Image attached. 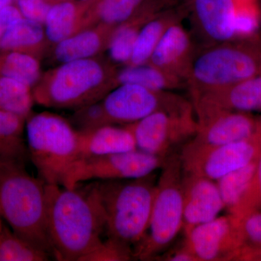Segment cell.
I'll use <instances>...</instances> for the list:
<instances>
[{"instance_id": "6da1fadb", "label": "cell", "mask_w": 261, "mask_h": 261, "mask_svg": "<svg viewBox=\"0 0 261 261\" xmlns=\"http://www.w3.org/2000/svg\"><path fill=\"white\" fill-rule=\"evenodd\" d=\"M153 173L130 179L92 181L84 185L101 223L103 233L128 246H135L149 228L156 188Z\"/></svg>"}, {"instance_id": "5b68a950", "label": "cell", "mask_w": 261, "mask_h": 261, "mask_svg": "<svg viewBox=\"0 0 261 261\" xmlns=\"http://www.w3.org/2000/svg\"><path fill=\"white\" fill-rule=\"evenodd\" d=\"M261 46L255 39L203 46L196 51L186 80L191 97L260 74Z\"/></svg>"}, {"instance_id": "9a60e30c", "label": "cell", "mask_w": 261, "mask_h": 261, "mask_svg": "<svg viewBox=\"0 0 261 261\" xmlns=\"http://www.w3.org/2000/svg\"><path fill=\"white\" fill-rule=\"evenodd\" d=\"M183 227L187 234L192 228L218 217L225 208L216 182L210 178L183 175Z\"/></svg>"}, {"instance_id": "5bb4252c", "label": "cell", "mask_w": 261, "mask_h": 261, "mask_svg": "<svg viewBox=\"0 0 261 261\" xmlns=\"http://www.w3.org/2000/svg\"><path fill=\"white\" fill-rule=\"evenodd\" d=\"M196 34L204 46L236 40L234 0H187Z\"/></svg>"}, {"instance_id": "7402d4cb", "label": "cell", "mask_w": 261, "mask_h": 261, "mask_svg": "<svg viewBox=\"0 0 261 261\" xmlns=\"http://www.w3.org/2000/svg\"><path fill=\"white\" fill-rule=\"evenodd\" d=\"M171 6L168 0H95L91 7L92 23L118 27L149 10Z\"/></svg>"}, {"instance_id": "ba28073f", "label": "cell", "mask_w": 261, "mask_h": 261, "mask_svg": "<svg viewBox=\"0 0 261 261\" xmlns=\"http://www.w3.org/2000/svg\"><path fill=\"white\" fill-rule=\"evenodd\" d=\"M195 113L192 105L176 111H159L126 126L134 136L137 149L167 158L197 135L198 123Z\"/></svg>"}, {"instance_id": "603a6c76", "label": "cell", "mask_w": 261, "mask_h": 261, "mask_svg": "<svg viewBox=\"0 0 261 261\" xmlns=\"http://www.w3.org/2000/svg\"><path fill=\"white\" fill-rule=\"evenodd\" d=\"M49 44L44 25L23 18L1 39L0 50L24 53L40 61Z\"/></svg>"}, {"instance_id": "4fadbf2b", "label": "cell", "mask_w": 261, "mask_h": 261, "mask_svg": "<svg viewBox=\"0 0 261 261\" xmlns=\"http://www.w3.org/2000/svg\"><path fill=\"white\" fill-rule=\"evenodd\" d=\"M197 135L190 140L200 145H221L251 138L256 135L257 119L249 113L205 110L195 111Z\"/></svg>"}, {"instance_id": "ffe728a7", "label": "cell", "mask_w": 261, "mask_h": 261, "mask_svg": "<svg viewBox=\"0 0 261 261\" xmlns=\"http://www.w3.org/2000/svg\"><path fill=\"white\" fill-rule=\"evenodd\" d=\"M116 27L98 23L53 45V58L61 63L97 58L107 50Z\"/></svg>"}, {"instance_id": "4dcf8cb0", "label": "cell", "mask_w": 261, "mask_h": 261, "mask_svg": "<svg viewBox=\"0 0 261 261\" xmlns=\"http://www.w3.org/2000/svg\"><path fill=\"white\" fill-rule=\"evenodd\" d=\"M235 218L238 219L239 228L245 243L240 258H261V211H254Z\"/></svg>"}, {"instance_id": "60d3db41", "label": "cell", "mask_w": 261, "mask_h": 261, "mask_svg": "<svg viewBox=\"0 0 261 261\" xmlns=\"http://www.w3.org/2000/svg\"><path fill=\"white\" fill-rule=\"evenodd\" d=\"M236 3H252V2H255L256 0H234Z\"/></svg>"}, {"instance_id": "b9f144b4", "label": "cell", "mask_w": 261, "mask_h": 261, "mask_svg": "<svg viewBox=\"0 0 261 261\" xmlns=\"http://www.w3.org/2000/svg\"><path fill=\"white\" fill-rule=\"evenodd\" d=\"M4 227V225L3 224V221H2V216L0 215V233L3 231V228Z\"/></svg>"}, {"instance_id": "44dd1931", "label": "cell", "mask_w": 261, "mask_h": 261, "mask_svg": "<svg viewBox=\"0 0 261 261\" xmlns=\"http://www.w3.org/2000/svg\"><path fill=\"white\" fill-rule=\"evenodd\" d=\"M188 13L187 0L179 6L166 8L159 12L141 29L134 46L130 61L126 65L148 63L163 34L173 24L181 22Z\"/></svg>"}, {"instance_id": "484cf974", "label": "cell", "mask_w": 261, "mask_h": 261, "mask_svg": "<svg viewBox=\"0 0 261 261\" xmlns=\"http://www.w3.org/2000/svg\"><path fill=\"white\" fill-rule=\"evenodd\" d=\"M25 119L13 113L0 111V159L25 162L29 159L23 138Z\"/></svg>"}, {"instance_id": "d6a6232c", "label": "cell", "mask_w": 261, "mask_h": 261, "mask_svg": "<svg viewBox=\"0 0 261 261\" xmlns=\"http://www.w3.org/2000/svg\"><path fill=\"white\" fill-rule=\"evenodd\" d=\"M134 259L132 247L111 238L102 240L81 261H127Z\"/></svg>"}, {"instance_id": "e0dca14e", "label": "cell", "mask_w": 261, "mask_h": 261, "mask_svg": "<svg viewBox=\"0 0 261 261\" xmlns=\"http://www.w3.org/2000/svg\"><path fill=\"white\" fill-rule=\"evenodd\" d=\"M196 51L191 36L178 22L163 34L148 63L186 82Z\"/></svg>"}, {"instance_id": "ac0fdd59", "label": "cell", "mask_w": 261, "mask_h": 261, "mask_svg": "<svg viewBox=\"0 0 261 261\" xmlns=\"http://www.w3.org/2000/svg\"><path fill=\"white\" fill-rule=\"evenodd\" d=\"M95 0H67L51 5L44 27L51 45L93 27L90 9Z\"/></svg>"}, {"instance_id": "277c9868", "label": "cell", "mask_w": 261, "mask_h": 261, "mask_svg": "<svg viewBox=\"0 0 261 261\" xmlns=\"http://www.w3.org/2000/svg\"><path fill=\"white\" fill-rule=\"evenodd\" d=\"M116 70L98 57L61 63L43 73L33 87L34 102L54 109H80L101 100L116 88Z\"/></svg>"}, {"instance_id": "d590c367", "label": "cell", "mask_w": 261, "mask_h": 261, "mask_svg": "<svg viewBox=\"0 0 261 261\" xmlns=\"http://www.w3.org/2000/svg\"><path fill=\"white\" fill-rule=\"evenodd\" d=\"M22 18L21 13L13 3L0 11V41L7 32Z\"/></svg>"}, {"instance_id": "8d00e7d4", "label": "cell", "mask_w": 261, "mask_h": 261, "mask_svg": "<svg viewBox=\"0 0 261 261\" xmlns=\"http://www.w3.org/2000/svg\"><path fill=\"white\" fill-rule=\"evenodd\" d=\"M168 261H197L195 255L187 248L185 243L179 248L173 250L163 259Z\"/></svg>"}, {"instance_id": "cb8c5ba5", "label": "cell", "mask_w": 261, "mask_h": 261, "mask_svg": "<svg viewBox=\"0 0 261 261\" xmlns=\"http://www.w3.org/2000/svg\"><path fill=\"white\" fill-rule=\"evenodd\" d=\"M122 84H135L154 91H171L186 87L185 80L147 63L123 65L116 70L115 87Z\"/></svg>"}, {"instance_id": "ee69618b", "label": "cell", "mask_w": 261, "mask_h": 261, "mask_svg": "<svg viewBox=\"0 0 261 261\" xmlns=\"http://www.w3.org/2000/svg\"><path fill=\"white\" fill-rule=\"evenodd\" d=\"M260 74H261V70H260Z\"/></svg>"}, {"instance_id": "2e32d148", "label": "cell", "mask_w": 261, "mask_h": 261, "mask_svg": "<svg viewBox=\"0 0 261 261\" xmlns=\"http://www.w3.org/2000/svg\"><path fill=\"white\" fill-rule=\"evenodd\" d=\"M191 97L195 111L219 110L249 113L261 111V74Z\"/></svg>"}, {"instance_id": "74e56055", "label": "cell", "mask_w": 261, "mask_h": 261, "mask_svg": "<svg viewBox=\"0 0 261 261\" xmlns=\"http://www.w3.org/2000/svg\"><path fill=\"white\" fill-rule=\"evenodd\" d=\"M13 0H0V11L4 9L5 7L13 4Z\"/></svg>"}, {"instance_id": "7a4b0ae2", "label": "cell", "mask_w": 261, "mask_h": 261, "mask_svg": "<svg viewBox=\"0 0 261 261\" xmlns=\"http://www.w3.org/2000/svg\"><path fill=\"white\" fill-rule=\"evenodd\" d=\"M46 221L54 257L81 261L102 241L103 228L92 200L80 185L46 184Z\"/></svg>"}, {"instance_id": "d6986e66", "label": "cell", "mask_w": 261, "mask_h": 261, "mask_svg": "<svg viewBox=\"0 0 261 261\" xmlns=\"http://www.w3.org/2000/svg\"><path fill=\"white\" fill-rule=\"evenodd\" d=\"M137 149L134 136L126 125H104L78 130L76 160Z\"/></svg>"}, {"instance_id": "52a82bcc", "label": "cell", "mask_w": 261, "mask_h": 261, "mask_svg": "<svg viewBox=\"0 0 261 261\" xmlns=\"http://www.w3.org/2000/svg\"><path fill=\"white\" fill-rule=\"evenodd\" d=\"M157 181L149 228L135 245L134 259L157 258L183 227V169L179 154L168 156Z\"/></svg>"}, {"instance_id": "7bdbcfd3", "label": "cell", "mask_w": 261, "mask_h": 261, "mask_svg": "<svg viewBox=\"0 0 261 261\" xmlns=\"http://www.w3.org/2000/svg\"><path fill=\"white\" fill-rule=\"evenodd\" d=\"M176 1H178V0H168V2H169L170 4H171V5L174 4V3H176Z\"/></svg>"}, {"instance_id": "d4e9b609", "label": "cell", "mask_w": 261, "mask_h": 261, "mask_svg": "<svg viewBox=\"0 0 261 261\" xmlns=\"http://www.w3.org/2000/svg\"><path fill=\"white\" fill-rule=\"evenodd\" d=\"M160 11L149 10L116 27L106 50L111 62L123 66L128 64L141 29Z\"/></svg>"}, {"instance_id": "9c48e42d", "label": "cell", "mask_w": 261, "mask_h": 261, "mask_svg": "<svg viewBox=\"0 0 261 261\" xmlns=\"http://www.w3.org/2000/svg\"><path fill=\"white\" fill-rule=\"evenodd\" d=\"M167 158L137 149L77 159L67 171L62 186L73 189L88 181L143 177L162 168Z\"/></svg>"}, {"instance_id": "8992f818", "label": "cell", "mask_w": 261, "mask_h": 261, "mask_svg": "<svg viewBox=\"0 0 261 261\" xmlns=\"http://www.w3.org/2000/svg\"><path fill=\"white\" fill-rule=\"evenodd\" d=\"M29 159L46 184L63 185L77 159L78 130L69 121L49 112L32 113L25 120Z\"/></svg>"}, {"instance_id": "1f68e13d", "label": "cell", "mask_w": 261, "mask_h": 261, "mask_svg": "<svg viewBox=\"0 0 261 261\" xmlns=\"http://www.w3.org/2000/svg\"><path fill=\"white\" fill-rule=\"evenodd\" d=\"M260 23V12L256 3H237L234 18L236 39H251Z\"/></svg>"}, {"instance_id": "f546056e", "label": "cell", "mask_w": 261, "mask_h": 261, "mask_svg": "<svg viewBox=\"0 0 261 261\" xmlns=\"http://www.w3.org/2000/svg\"><path fill=\"white\" fill-rule=\"evenodd\" d=\"M51 256L16 233L4 227L0 233V261H45Z\"/></svg>"}, {"instance_id": "e575fe53", "label": "cell", "mask_w": 261, "mask_h": 261, "mask_svg": "<svg viewBox=\"0 0 261 261\" xmlns=\"http://www.w3.org/2000/svg\"><path fill=\"white\" fill-rule=\"evenodd\" d=\"M23 18L44 25L51 5L47 0H13Z\"/></svg>"}, {"instance_id": "83f0119b", "label": "cell", "mask_w": 261, "mask_h": 261, "mask_svg": "<svg viewBox=\"0 0 261 261\" xmlns=\"http://www.w3.org/2000/svg\"><path fill=\"white\" fill-rule=\"evenodd\" d=\"M34 99L32 88L23 82L0 75V111L28 118Z\"/></svg>"}, {"instance_id": "ab89813d", "label": "cell", "mask_w": 261, "mask_h": 261, "mask_svg": "<svg viewBox=\"0 0 261 261\" xmlns=\"http://www.w3.org/2000/svg\"><path fill=\"white\" fill-rule=\"evenodd\" d=\"M47 1L51 5H53L58 3H61V2L67 1V0H47Z\"/></svg>"}, {"instance_id": "4316f807", "label": "cell", "mask_w": 261, "mask_h": 261, "mask_svg": "<svg viewBox=\"0 0 261 261\" xmlns=\"http://www.w3.org/2000/svg\"><path fill=\"white\" fill-rule=\"evenodd\" d=\"M42 73L37 58L18 51L0 50V75L20 81L33 89Z\"/></svg>"}, {"instance_id": "3957f363", "label": "cell", "mask_w": 261, "mask_h": 261, "mask_svg": "<svg viewBox=\"0 0 261 261\" xmlns=\"http://www.w3.org/2000/svg\"><path fill=\"white\" fill-rule=\"evenodd\" d=\"M25 162L0 159V215L12 231L54 257L46 221V183Z\"/></svg>"}, {"instance_id": "836d02e7", "label": "cell", "mask_w": 261, "mask_h": 261, "mask_svg": "<svg viewBox=\"0 0 261 261\" xmlns=\"http://www.w3.org/2000/svg\"><path fill=\"white\" fill-rule=\"evenodd\" d=\"M261 211V153L257 159L256 171L250 186L229 214L239 218L249 213Z\"/></svg>"}, {"instance_id": "7c38bea8", "label": "cell", "mask_w": 261, "mask_h": 261, "mask_svg": "<svg viewBox=\"0 0 261 261\" xmlns=\"http://www.w3.org/2000/svg\"><path fill=\"white\" fill-rule=\"evenodd\" d=\"M185 237L184 243L197 261L235 260L245 245L238 219L231 214L197 225Z\"/></svg>"}, {"instance_id": "f1b7e54d", "label": "cell", "mask_w": 261, "mask_h": 261, "mask_svg": "<svg viewBox=\"0 0 261 261\" xmlns=\"http://www.w3.org/2000/svg\"><path fill=\"white\" fill-rule=\"evenodd\" d=\"M257 159L216 180L225 208L228 211L238 203L250 186L256 171Z\"/></svg>"}, {"instance_id": "8fae6325", "label": "cell", "mask_w": 261, "mask_h": 261, "mask_svg": "<svg viewBox=\"0 0 261 261\" xmlns=\"http://www.w3.org/2000/svg\"><path fill=\"white\" fill-rule=\"evenodd\" d=\"M260 153L256 133L247 140L221 145H200L189 141L182 146L179 156L184 173L216 181L255 161Z\"/></svg>"}, {"instance_id": "f35d334b", "label": "cell", "mask_w": 261, "mask_h": 261, "mask_svg": "<svg viewBox=\"0 0 261 261\" xmlns=\"http://www.w3.org/2000/svg\"><path fill=\"white\" fill-rule=\"evenodd\" d=\"M257 135L258 136L259 140H260L261 142V118L257 119Z\"/></svg>"}, {"instance_id": "30bf717a", "label": "cell", "mask_w": 261, "mask_h": 261, "mask_svg": "<svg viewBox=\"0 0 261 261\" xmlns=\"http://www.w3.org/2000/svg\"><path fill=\"white\" fill-rule=\"evenodd\" d=\"M99 102L106 125L130 124L159 111H176L192 105L172 92L151 90L135 84L118 86Z\"/></svg>"}]
</instances>
